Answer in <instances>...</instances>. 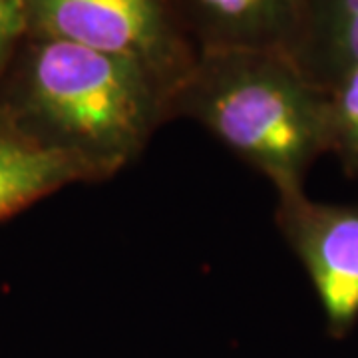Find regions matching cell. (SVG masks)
<instances>
[{"label":"cell","mask_w":358,"mask_h":358,"mask_svg":"<svg viewBox=\"0 0 358 358\" xmlns=\"http://www.w3.org/2000/svg\"><path fill=\"white\" fill-rule=\"evenodd\" d=\"M169 115L201 124L277 193L301 192L308 169L329 154L327 92L281 50L199 52Z\"/></svg>","instance_id":"obj_2"},{"label":"cell","mask_w":358,"mask_h":358,"mask_svg":"<svg viewBox=\"0 0 358 358\" xmlns=\"http://www.w3.org/2000/svg\"><path fill=\"white\" fill-rule=\"evenodd\" d=\"M72 183H90L84 169L32 140L0 108V221Z\"/></svg>","instance_id":"obj_7"},{"label":"cell","mask_w":358,"mask_h":358,"mask_svg":"<svg viewBox=\"0 0 358 358\" xmlns=\"http://www.w3.org/2000/svg\"><path fill=\"white\" fill-rule=\"evenodd\" d=\"M24 8L28 36L128 58L169 92V100L199 56L178 0H24Z\"/></svg>","instance_id":"obj_3"},{"label":"cell","mask_w":358,"mask_h":358,"mask_svg":"<svg viewBox=\"0 0 358 358\" xmlns=\"http://www.w3.org/2000/svg\"><path fill=\"white\" fill-rule=\"evenodd\" d=\"M329 154L350 178H358V66L327 92Z\"/></svg>","instance_id":"obj_8"},{"label":"cell","mask_w":358,"mask_h":358,"mask_svg":"<svg viewBox=\"0 0 358 358\" xmlns=\"http://www.w3.org/2000/svg\"><path fill=\"white\" fill-rule=\"evenodd\" d=\"M28 36L24 0H0V78Z\"/></svg>","instance_id":"obj_9"},{"label":"cell","mask_w":358,"mask_h":358,"mask_svg":"<svg viewBox=\"0 0 358 358\" xmlns=\"http://www.w3.org/2000/svg\"><path fill=\"white\" fill-rule=\"evenodd\" d=\"M301 0H178L197 52L281 50Z\"/></svg>","instance_id":"obj_5"},{"label":"cell","mask_w":358,"mask_h":358,"mask_svg":"<svg viewBox=\"0 0 358 358\" xmlns=\"http://www.w3.org/2000/svg\"><path fill=\"white\" fill-rule=\"evenodd\" d=\"M0 108L90 181L136 162L171 120L169 92L140 64L36 36H26L0 78Z\"/></svg>","instance_id":"obj_1"},{"label":"cell","mask_w":358,"mask_h":358,"mask_svg":"<svg viewBox=\"0 0 358 358\" xmlns=\"http://www.w3.org/2000/svg\"><path fill=\"white\" fill-rule=\"evenodd\" d=\"M277 227L313 282L327 333L345 338L358 322V205L313 201L277 193Z\"/></svg>","instance_id":"obj_4"},{"label":"cell","mask_w":358,"mask_h":358,"mask_svg":"<svg viewBox=\"0 0 358 358\" xmlns=\"http://www.w3.org/2000/svg\"><path fill=\"white\" fill-rule=\"evenodd\" d=\"M285 54L329 92L358 66V0H301Z\"/></svg>","instance_id":"obj_6"}]
</instances>
